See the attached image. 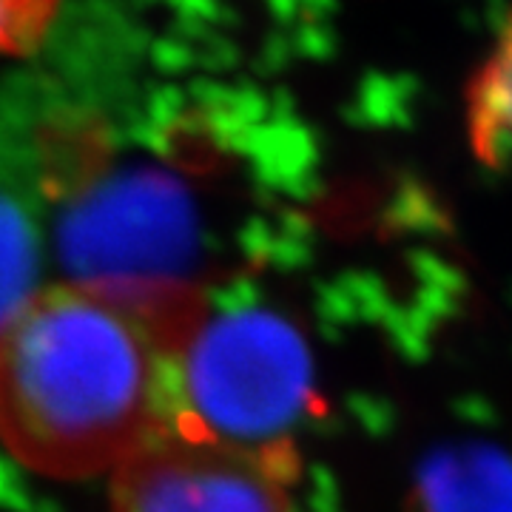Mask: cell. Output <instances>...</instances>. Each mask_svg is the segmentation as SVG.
Masks as SVG:
<instances>
[{
  "label": "cell",
  "mask_w": 512,
  "mask_h": 512,
  "mask_svg": "<svg viewBox=\"0 0 512 512\" xmlns=\"http://www.w3.org/2000/svg\"><path fill=\"white\" fill-rule=\"evenodd\" d=\"M467 134L481 163H512V12L467 86Z\"/></svg>",
  "instance_id": "obj_5"
},
{
  "label": "cell",
  "mask_w": 512,
  "mask_h": 512,
  "mask_svg": "<svg viewBox=\"0 0 512 512\" xmlns=\"http://www.w3.org/2000/svg\"><path fill=\"white\" fill-rule=\"evenodd\" d=\"M174 387V427L248 450L293 447L291 433L316 410L302 330L262 305L205 299L177 348Z\"/></svg>",
  "instance_id": "obj_2"
},
{
  "label": "cell",
  "mask_w": 512,
  "mask_h": 512,
  "mask_svg": "<svg viewBox=\"0 0 512 512\" xmlns=\"http://www.w3.org/2000/svg\"><path fill=\"white\" fill-rule=\"evenodd\" d=\"M63 0H0V57L35 52L49 37Z\"/></svg>",
  "instance_id": "obj_6"
},
{
  "label": "cell",
  "mask_w": 512,
  "mask_h": 512,
  "mask_svg": "<svg viewBox=\"0 0 512 512\" xmlns=\"http://www.w3.org/2000/svg\"><path fill=\"white\" fill-rule=\"evenodd\" d=\"M205 293L69 282L0 325V439L43 476L123 467L177 424V348Z\"/></svg>",
  "instance_id": "obj_1"
},
{
  "label": "cell",
  "mask_w": 512,
  "mask_h": 512,
  "mask_svg": "<svg viewBox=\"0 0 512 512\" xmlns=\"http://www.w3.org/2000/svg\"><path fill=\"white\" fill-rule=\"evenodd\" d=\"M410 512H512V456L493 444L441 447L421 464Z\"/></svg>",
  "instance_id": "obj_4"
},
{
  "label": "cell",
  "mask_w": 512,
  "mask_h": 512,
  "mask_svg": "<svg viewBox=\"0 0 512 512\" xmlns=\"http://www.w3.org/2000/svg\"><path fill=\"white\" fill-rule=\"evenodd\" d=\"M29 271L26 237L20 231L18 220L6 211H0V311L15 302L20 282ZM3 325V319H0Z\"/></svg>",
  "instance_id": "obj_7"
},
{
  "label": "cell",
  "mask_w": 512,
  "mask_h": 512,
  "mask_svg": "<svg viewBox=\"0 0 512 512\" xmlns=\"http://www.w3.org/2000/svg\"><path fill=\"white\" fill-rule=\"evenodd\" d=\"M293 447L248 450L171 427L114 470V512H293Z\"/></svg>",
  "instance_id": "obj_3"
}]
</instances>
